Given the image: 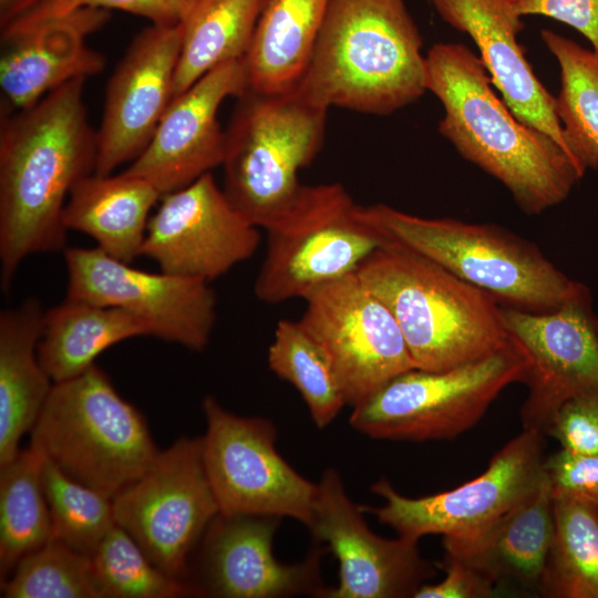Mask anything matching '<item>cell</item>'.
<instances>
[{
    "label": "cell",
    "instance_id": "cell-2",
    "mask_svg": "<svg viewBox=\"0 0 598 598\" xmlns=\"http://www.w3.org/2000/svg\"><path fill=\"white\" fill-rule=\"evenodd\" d=\"M492 85L480 56L462 43H436L425 55L426 91L444 109L440 134L502 183L523 213L539 215L563 203L582 176L558 143L517 118Z\"/></svg>",
    "mask_w": 598,
    "mask_h": 598
},
{
    "label": "cell",
    "instance_id": "cell-11",
    "mask_svg": "<svg viewBox=\"0 0 598 598\" xmlns=\"http://www.w3.org/2000/svg\"><path fill=\"white\" fill-rule=\"evenodd\" d=\"M202 409L203 460L220 514L290 517L308 527L317 484L278 453L271 421L231 413L212 395Z\"/></svg>",
    "mask_w": 598,
    "mask_h": 598
},
{
    "label": "cell",
    "instance_id": "cell-17",
    "mask_svg": "<svg viewBox=\"0 0 598 598\" xmlns=\"http://www.w3.org/2000/svg\"><path fill=\"white\" fill-rule=\"evenodd\" d=\"M259 243V227L233 206L209 172L162 197L142 255L161 271L209 282L251 258Z\"/></svg>",
    "mask_w": 598,
    "mask_h": 598
},
{
    "label": "cell",
    "instance_id": "cell-21",
    "mask_svg": "<svg viewBox=\"0 0 598 598\" xmlns=\"http://www.w3.org/2000/svg\"><path fill=\"white\" fill-rule=\"evenodd\" d=\"M429 1L445 23L473 40L493 85L514 115L549 135L575 164L564 127L556 114V99L536 76L517 41L524 23L512 1Z\"/></svg>",
    "mask_w": 598,
    "mask_h": 598
},
{
    "label": "cell",
    "instance_id": "cell-32",
    "mask_svg": "<svg viewBox=\"0 0 598 598\" xmlns=\"http://www.w3.org/2000/svg\"><path fill=\"white\" fill-rule=\"evenodd\" d=\"M268 364L300 393L318 427L329 425L347 404L329 355L299 320L277 323Z\"/></svg>",
    "mask_w": 598,
    "mask_h": 598
},
{
    "label": "cell",
    "instance_id": "cell-22",
    "mask_svg": "<svg viewBox=\"0 0 598 598\" xmlns=\"http://www.w3.org/2000/svg\"><path fill=\"white\" fill-rule=\"evenodd\" d=\"M107 19L105 9L82 8L1 33L4 109L30 107L66 82L100 73L105 58L85 39Z\"/></svg>",
    "mask_w": 598,
    "mask_h": 598
},
{
    "label": "cell",
    "instance_id": "cell-1",
    "mask_svg": "<svg viewBox=\"0 0 598 598\" xmlns=\"http://www.w3.org/2000/svg\"><path fill=\"white\" fill-rule=\"evenodd\" d=\"M84 78L30 107L1 112L0 281L11 288L30 255L65 249L63 210L73 186L94 173L96 132L83 100Z\"/></svg>",
    "mask_w": 598,
    "mask_h": 598
},
{
    "label": "cell",
    "instance_id": "cell-15",
    "mask_svg": "<svg viewBox=\"0 0 598 598\" xmlns=\"http://www.w3.org/2000/svg\"><path fill=\"white\" fill-rule=\"evenodd\" d=\"M511 339L527 360L523 429L545 434L566 402L598 395V331L590 290L581 283L549 312L502 308Z\"/></svg>",
    "mask_w": 598,
    "mask_h": 598
},
{
    "label": "cell",
    "instance_id": "cell-9",
    "mask_svg": "<svg viewBox=\"0 0 598 598\" xmlns=\"http://www.w3.org/2000/svg\"><path fill=\"white\" fill-rule=\"evenodd\" d=\"M526 371L527 360L514 341L448 370L414 368L352 406L349 422L373 439L451 440L474 426L508 385L524 382Z\"/></svg>",
    "mask_w": 598,
    "mask_h": 598
},
{
    "label": "cell",
    "instance_id": "cell-20",
    "mask_svg": "<svg viewBox=\"0 0 598 598\" xmlns=\"http://www.w3.org/2000/svg\"><path fill=\"white\" fill-rule=\"evenodd\" d=\"M281 517L218 514L202 544L199 584L204 596L221 598L323 597L320 544L297 564H282L272 553Z\"/></svg>",
    "mask_w": 598,
    "mask_h": 598
},
{
    "label": "cell",
    "instance_id": "cell-26",
    "mask_svg": "<svg viewBox=\"0 0 598 598\" xmlns=\"http://www.w3.org/2000/svg\"><path fill=\"white\" fill-rule=\"evenodd\" d=\"M329 0H268L244 61L249 89L261 93L292 90L318 39Z\"/></svg>",
    "mask_w": 598,
    "mask_h": 598
},
{
    "label": "cell",
    "instance_id": "cell-4",
    "mask_svg": "<svg viewBox=\"0 0 598 598\" xmlns=\"http://www.w3.org/2000/svg\"><path fill=\"white\" fill-rule=\"evenodd\" d=\"M357 275L392 312L416 369L448 370L513 344L498 301L393 240Z\"/></svg>",
    "mask_w": 598,
    "mask_h": 598
},
{
    "label": "cell",
    "instance_id": "cell-18",
    "mask_svg": "<svg viewBox=\"0 0 598 598\" xmlns=\"http://www.w3.org/2000/svg\"><path fill=\"white\" fill-rule=\"evenodd\" d=\"M182 24H151L131 42L106 89L95 174L109 175L147 146L174 99Z\"/></svg>",
    "mask_w": 598,
    "mask_h": 598
},
{
    "label": "cell",
    "instance_id": "cell-12",
    "mask_svg": "<svg viewBox=\"0 0 598 598\" xmlns=\"http://www.w3.org/2000/svg\"><path fill=\"white\" fill-rule=\"evenodd\" d=\"M66 300L115 307L137 317L151 337L202 351L216 320L209 282L136 269L100 248L66 247Z\"/></svg>",
    "mask_w": 598,
    "mask_h": 598
},
{
    "label": "cell",
    "instance_id": "cell-23",
    "mask_svg": "<svg viewBox=\"0 0 598 598\" xmlns=\"http://www.w3.org/2000/svg\"><path fill=\"white\" fill-rule=\"evenodd\" d=\"M554 533V498L545 474L518 504L467 534L443 536L444 556L467 566L497 594L540 596Z\"/></svg>",
    "mask_w": 598,
    "mask_h": 598
},
{
    "label": "cell",
    "instance_id": "cell-7",
    "mask_svg": "<svg viewBox=\"0 0 598 598\" xmlns=\"http://www.w3.org/2000/svg\"><path fill=\"white\" fill-rule=\"evenodd\" d=\"M238 99L225 131L224 193L259 228L274 221L298 195V173L321 148L328 109L295 89Z\"/></svg>",
    "mask_w": 598,
    "mask_h": 598
},
{
    "label": "cell",
    "instance_id": "cell-38",
    "mask_svg": "<svg viewBox=\"0 0 598 598\" xmlns=\"http://www.w3.org/2000/svg\"><path fill=\"white\" fill-rule=\"evenodd\" d=\"M545 434L569 452L598 455V395L566 402L554 415Z\"/></svg>",
    "mask_w": 598,
    "mask_h": 598
},
{
    "label": "cell",
    "instance_id": "cell-40",
    "mask_svg": "<svg viewBox=\"0 0 598 598\" xmlns=\"http://www.w3.org/2000/svg\"><path fill=\"white\" fill-rule=\"evenodd\" d=\"M445 577L436 584H423L414 598H488L496 589L483 577L462 563L445 557L442 563Z\"/></svg>",
    "mask_w": 598,
    "mask_h": 598
},
{
    "label": "cell",
    "instance_id": "cell-33",
    "mask_svg": "<svg viewBox=\"0 0 598 598\" xmlns=\"http://www.w3.org/2000/svg\"><path fill=\"white\" fill-rule=\"evenodd\" d=\"M92 563L103 598L204 596L194 582L172 577L158 568L118 525L99 545Z\"/></svg>",
    "mask_w": 598,
    "mask_h": 598
},
{
    "label": "cell",
    "instance_id": "cell-41",
    "mask_svg": "<svg viewBox=\"0 0 598 598\" xmlns=\"http://www.w3.org/2000/svg\"><path fill=\"white\" fill-rule=\"evenodd\" d=\"M43 0H0L1 31L31 16Z\"/></svg>",
    "mask_w": 598,
    "mask_h": 598
},
{
    "label": "cell",
    "instance_id": "cell-36",
    "mask_svg": "<svg viewBox=\"0 0 598 598\" xmlns=\"http://www.w3.org/2000/svg\"><path fill=\"white\" fill-rule=\"evenodd\" d=\"M194 0H43L28 18L3 30L11 31L39 20L69 14L82 8L118 9L148 19L152 24H179Z\"/></svg>",
    "mask_w": 598,
    "mask_h": 598
},
{
    "label": "cell",
    "instance_id": "cell-16",
    "mask_svg": "<svg viewBox=\"0 0 598 598\" xmlns=\"http://www.w3.org/2000/svg\"><path fill=\"white\" fill-rule=\"evenodd\" d=\"M363 513L337 470H326L308 525L317 544H326L339 561V582L323 598L414 597L435 567L421 556L417 539L383 538L369 528Z\"/></svg>",
    "mask_w": 598,
    "mask_h": 598
},
{
    "label": "cell",
    "instance_id": "cell-27",
    "mask_svg": "<svg viewBox=\"0 0 598 598\" xmlns=\"http://www.w3.org/2000/svg\"><path fill=\"white\" fill-rule=\"evenodd\" d=\"M142 336H150L147 327L126 310L65 299L44 312L38 357L55 383L87 370L107 348Z\"/></svg>",
    "mask_w": 598,
    "mask_h": 598
},
{
    "label": "cell",
    "instance_id": "cell-5",
    "mask_svg": "<svg viewBox=\"0 0 598 598\" xmlns=\"http://www.w3.org/2000/svg\"><path fill=\"white\" fill-rule=\"evenodd\" d=\"M30 445L72 480L114 498L161 452L142 413L95 363L55 382Z\"/></svg>",
    "mask_w": 598,
    "mask_h": 598
},
{
    "label": "cell",
    "instance_id": "cell-31",
    "mask_svg": "<svg viewBox=\"0 0 598 598\" xmlns=\"http://www.w3.org/2000/svg\"><path fill=\"white\" fill-rule=\"evenodd\" d=\"M540 596L598 598V506L554 499V533Z\"/></svg>",
    "mask_w": 598,
    "mask_h": 598
},
{
    "label": "cell",
    "instance_id": "cell-29",
    "mask_svg": "<svg viewBox=\"0 0 598 598\" xmlns=\"http://www.w3.org/2000/svg\"><path fill=\"white\" fill-rule=\"evenodd\" d=\"M42 463L43 456L28 446L0 467V582L23 557L52 537Z\"/></svg>",
    "mask_w": 598,
    "mask_h": 598
},
{
    "label": "cell",
    "instance_id": "cell-39",
    "mask_svg": "<svg viewBox=\"0 0 598 598\" xmlns=\"http://www.w3.org/2000/svg\"><path fill=\"white\" fill-rule=\"evenodd\" d=\"M523 16L549 17L582 34L598 52V0H511Z\"/></svg>",
    "mask_w": 598,
    "mask_h": 598
},
{
    "label": "cell",
    "instance_id": "cell-28",
    "mask_svg": "<svg viewBox=\"0 0 598 598\" xmlns=\"http://www.w3.org/2000/svg\"><path fill=\"white\" fill-rule=\"evenodd\" d=\"M268 0H194L182 24L174 97L215 68L244 59Z\"/></svg>",
    "mask_w": 598,
    "mask_h": 598
},
{
    "label": "cell",
    "instance_id": "cell-10",
    "mask_svg": "<svg viewBox=\"0 0 598 598\" xmlns=\"http://www.w3.org/2000/svg\"><path fill=\"white\" fill-rule=\"evenodd\" d=\"M115 523L172 577L187 580L192 551L220 513L202 437H181L113 498Z\"/></svg>",
    "mask_w": 598,
    "mask_h": 598
},
{
    "label": "cell",
    "instance_id": "cell-30",
    "mask_svg": "<svg viewBox=\"0 0 598 598\" xmlns=\"http://www.w3.org/2000/svg\"><path fill=\"white\" fill-rule=\"evenodd\" d=\"M540 38L560 69L556 114L584 177L598 167V52L550 29H543Z\"/></svg>",
    "mask_w": 598,
    "mask_h": 598
},
{
    "label": "cell",
    "instance_id": "cell-34",
    "mask_svg": "<svg viewBox=\"0 0 598 598\" xmlns=\"http://www.w3.org/2000/svg\"><path fill=\"white\" fill-rule=\"evenodd\" d=\"M0 584L3 598H103L92 556L53 536Z\"/></svg>",
    "mask_w": 598,
    "mask_h": 598
},
{
    "label": "cell",
    "instance_id": "cell-37",
    "mask_svg": "<svg viewBox=\"0 0 598 598\" xmlns=\"http://www.w3.org/2000/svg\"><path fill=\"white\" fill-rule=\"evenodd\" d=\"M544 474L554 499L598 506V455L560 448L545 457Z\"/></svg>",
    "mask_w": 598,
    "mask_h": 598
},
{
    "label": "cell",
    "instance_id": "cell-19",
    "mask_svg": "<svg viewBox=\"0 0 598 598\" xmlns=\"http://www.w3.org/2000/svg\"><path fill=\"white\" fill-rule=\"evenodd\" d=\"M248 89L244 59L209 71L173 99L147 146L123 172L147 181L163 197L221 165L225 131L219 107Z\"/></svg>",
    "mask_w": 598,
    "mask_h": 598
},
{
    "label": "cell",
    "instance_id": "cell-8",
    "mask_svg": "<svg viewBox=\"0 0 598 598\" xmlns=\"http://www.w3.org/2000/svg\"><path fill=\"white\" fill-rule=\"evenodd\" d=\"M265 230L267 250L254 292L266 303L305 299L355 272L388 240L339 183L302 185Z\"/></svg>",
    "mask_w": 598,
    "mask_h": 598
},
{
    "label": "cell",
    "instance_id": "cell-25",
    "mask_svg": "<svg viewBox=\"0 0 598 598\" xmlns=\"http://www.w3.org/2000/svg\"><path fill=\"white\" fill-rule=\"evenodd\" d=\"M162 198L147 181L121 172L92 173L71 189L63 210L68 230L86 234L97 248L124 262L142 255L150 212Z\"/></svg>",
    "mask_w": 598,
    "mask_h": 598
},
{
    "label": "cell",
    "instance_id": "cell-42",
    "mask_svg": "<svg viewBox=\"0 0 598 598\" xmlns=\"http://www.w3.org/2000/svg\"><path fill=\"white\" fill-rule=\"evenodd\" d=\"M596 328H597V331H598V316H596Z\"/></svg>",
    "mask_w": 598,
    "mask_h": 598
},
{
    "label": "cell",
    "instance_id": "cell-35",
    "mask_svg": "<svg viewBox=\"0 0 598 598\" xmlns=\"http://www.w3.org/2000/svg\"><path fill=\"white\" fill-rule=\"evenodd\" d=\"M41 481L52 523V536L92 556L116 525L113 499L61 472L43 457Z\"/></svg>",
    "mask_w": 598,
    "mask_h": 598
},
{
    "label": "cell",
    "instance_id": "cell-24",
    "mask_svg": "<svg viewBox=\"0 0 598 598\" xmlns=\"http://www.w3.org/2000/svg\"><path fill=\"white\" fill-rule=\"evenodd\" d=\"M44 312L30 297L0 313V467L19 454L54 384L38 357Z\"/></svg>",
    "mask_w": 598,
    "mask_h": 598
},
{
    "label": "cell",
    "instance_id": "cell-13",
    "mask_svg": "<svg viewBox=\"0 0 598 598\" xmlns=\"http://www.w3.org/2000/svg\"><path fill=\"white\" fill-rule=\"evenodd\" d=\"M303 300L299 321L329 355L347 404L354 406L415 368L392 312L357 271Z\"/></svg>",
    "mask_w": 598,
    "mask_h": 598
},
{
    "label": "cell",
    "instance_id": "cell-14",
    "mask_svg": "<svg viewBox=\"0 0 598 598\" xmlns=\"http://www.w3.org/2000/svg\"><path fill=\"white\" fill-rule=\"evenodd\" d=\"M544 433L523 431L505 444L477 477L446 492L411 498L380 478L372 492L384 501L365 507L398 536L462 535L473 532L527 497L544 478Z\"/></svg>",
    "mask_w": 598,
    "mask_h": 598
},
{
    "label": "cell",
    "instance_id": "cell-6",
    "mask_svg": "<svg viewBox=\"0 0 598 598\" xmlns=\"http://www.w3.org/2000/svg\"><path fill=\"white\" fill-rule=\"evenodd\" d=\"M390 240L426 257L506 307L549 312L581 282L568 278L529 239L494 224L426 218L385 204L365 207Z\"/></svg>",
    "mask_w": 598,
    "mask_h": 598
},
{
    "label": "cell",
    "instance_id": "cell-3",
    "mask_svg": "<svg viewBox=\"0 0 598 598\" xmlns=\"http://www.w3.org/2000/svg\"><path fill=\"white\" fill-rule=\"evenodd\" d=\"M313 104L386 115L426 91L422 38L404 0H329L293 87Z\"/></svg>",
    "mask_w": 598,
    "mask_h": 598
}]
</instances>
